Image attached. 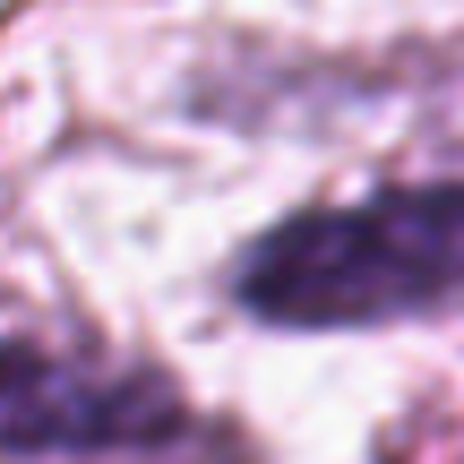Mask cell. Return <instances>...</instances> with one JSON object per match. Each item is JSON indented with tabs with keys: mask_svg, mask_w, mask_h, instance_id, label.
<instances>
[{
	"mask_svg": "<svg viewBox=\"0 0 464 464\" xmlns=\"http://www.w3.org/2000/svg\"><path fill=\"white\" fill-rule=\"evenodd\" d=\"M224 301L276 335H370L464 310V164L293 207L224 266Z\"/></svg>",
	"mask_w": 464,
	"mask_h": 464,
	"instance_id": "6da1fadb",
	"label": "cell"
},
{
	"mask_svg": "<svg viewBox=\"0 0 464 464\" xmlns=\"http://www.w3.org/2000/svg\"><path fill=\"white\" fill-rule=\"evenodd\" d=\"M216 421L189 404V387L147 353H103V344H52V335L17 327L9 335V404H0V448L9 464H172L198 456Z\"/></svg>",
	"mask_w": 464,
	"mask_h": 464,
	"instance_id": "7a4b0ae2",
	"label": "cell"
}]
</instances>
